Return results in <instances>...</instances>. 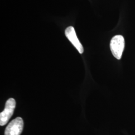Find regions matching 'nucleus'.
Returning a JSON list of instances; mask_svg holds the SVG:
<instances>
[{
    "instance_id": "nucleus-1",
    "label": "nucleus",
    "mask_w": 135,
    "mask_h": 135,
    "mask_svg": "<svg viewBox=\"0 0 135 135\" xmlns=\"http://www.w3.org/2000/svg\"><path fill=\"white\" fill-rule=\"evenodd\" d=\"M125 48L124 38L121 35L114 36L110 42V49L114 57L120 60Z\"/></svg>"
},
{
    "instance_id": "nucleus-2",
    "label": "nucleus",
    "mask_w": 135,
    "mask_h": 135,
    "mask_svg": "<svg viewBox=\"0 0 135 135\" xmlns=\"http://www.w3.org/2000/svg\"><path fill=\"white\" fill-rule=\"evenodd\" d=\"M16 104L13 98H10L6 102L4 111L0 113V125H5L9 121L14 114Z\"/></svg>"
},
{
    "instance_id": "nucleus-3",
    "label": "nucleus",
    "mask_w": 135,
    "mask_h": 135,
    "mask_svg": "<svg viewBox=\"0 0 135 135\" xmlns=\"http://www.w3.org/2000/svg\"><path fill=\"white\" fill-rule=\"evenodd\" d=\"M24 127V122L21 117L12 120L6 127L5 135H20Z\"/></svg>"
},
{
    "instance_id": "nucleus-4",
    "label": "nucleus",
    "mask_w": 135,
    "mask_h": 135,
    "mask_svg": "<svg viewBox=\"0 0 135 135\" xmlns=\"http://www.w3.org/2000/svg\"><path fill=\"white\" fill-rule=\"evenodd\" d=\"M65 35L70 42L76 48L79 52L82 54L84 52V48L82 44L77 38L74 28L72 26H70L65 30Z\"/></svg>"
}]
</instances>
